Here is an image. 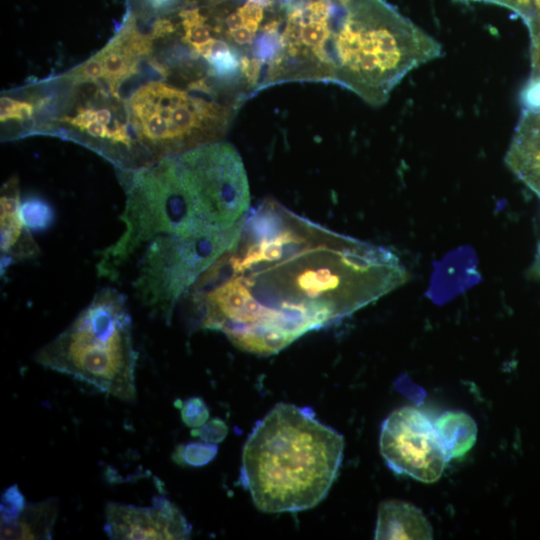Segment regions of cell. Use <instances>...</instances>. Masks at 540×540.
<instances>
[{
    "mask_svg": "<svg viewBox=\"0 0 540 540\" xmlns=\"http://www.w3.org/2000/svg\"><path fill=\"white\" fill-rule=\"evenodd\" d=\"M407 280L389 248L266 198L250 208L232 243L185 297L197 328L219 331L241 350L271 355Z\"/></svg>",
    "mask_w": 540,
    "mask_h": 540,
    "instance_id": "6da1fadb",
    "label": "cell"
},
{
    "mask_svg": "<svg viewBox=\"0 0 540 540\" xmlns=\"http://www.w3.org/2000/svg\"><path fill=\"white\" fill-rule=\"evenodd\" d=\"M124 231L101 250L100 277L117 281L158 236L235 234L250 210L246 170L235 147L216 141L124 171Z\"/></svg>",
    "mask_w": 540,
    "mask_h": 540,
    "instance_id": "7a4b0ae2",
    "label": "cell"
},
{
    "mask_svg": "<svg viewBox=\"0 0 540 540\" xmlns=\"http://www.w3.org/2000/svg\"><path fill=\"white\" fill-rule=\"evenodd\" d=\"M343 450V436L311 408L279 403L248 436L240 481L263 512L307 510L327 495Z\"/></svg>",
    "mask_w": 540,
    "mask_h": 540,
    "instance_id": "3957f363",
    "label": "cell"
},
{
    "mask_svg": "<svg viewBox=\"0 0 540 540\" xmlns=\"http://www.w3.org/2000/svg\"><path fill=\"white\" fill-rule=\"evenodd\" d=\"M443 53L435 38L387 1L350 0L332 40V83L378 107L411 70Z\"/></svg>",
    "mask_w": 540,
    "mask_h": 540,
    "instance_id": "277c9868",
    "label": "cell"
},
{
    "mask_svg": "<svg viewBox=\"0 0 540 540\" xmlns=\"http://www.w3.org/2000/svg\"><path fill=\"white\" fill-rule=\"evenodd\" d=\"M136 359L127 299L112 287L99 290L34 356L35 362L45 368L130 403L137 399Z\"/></svg>",
    "mask_w": 540,
    "mask_h": 540,
    "instance_id": "5b68a950",
    "label": "cell"
},
{
    "mask_svg": "<svg viewBox=\"0 0 540 540\" xmlns=\"http://www.w3.org/2000/svg\"><path fill=\"white\" fill-rule=\"evenodd\" d=\"M189 88L150 81L128 100L127 121L151 164L220 141L228 130L232 108L203 96L211 92Z\"/></svg>",
    "mask_w": 540,
    "mask_h": 540,
    "instance_id": "8992f818",
    "label": "cell"
},
{
    "mask_svg": "<svg viewBox=\"0 0 540 540\" xmlns=\"http://www.w3.org/2000/svg\"><path fill=\"white\" fill-rule=\"evenodd\" d=\"M237 234V233H236ZM236 234L192 238L158 236L136 255L133 288L150 313L169 322L178 302L220 255Z\"/></svg>",
    "mask_w": 540,
    "mask_h": 540,
    "instance_id": "52a82bcc",
    "label": "cell"
},
{
    "mask_svg": "<svg viewBox=\"0 0 540 540\" xmlns=\"http://www.w3.org/2000/svg\"><path fill=\"white\" fill-rule=\"evenodd\" d=\"M334 0H300L289 4L280 33V51L262 88L288 81L332 83Z\"/></svg>",
    "mask_w": 540,
    "mask_h": 540,
    "instance_id": "ba28073f",
    "label": "cell"
},
{
    "mask_svg": "<svg viewBox=\"0 0 540 540\" xmlns=\"http://www.w3.org/2000/svg\"><path fill=\"white\" fill-rule=\"evenodd\" d=\"M379 444L391 470L424 483L437 481L449 461L434 423L412 406L389 414L382 423Z\"/></svg>",
    "mask_w": 540,
    "mask_h": 540,
    "instance_id": "9c48e42d",
    "label": "cell"
},
{
    "mask_svg": "<svg viewBox=\"0 0 540 540\" xmlns=\"http://www.w3.org/2000/svg\"><path fill=\"white\" fill-rule=\"evenodd\" d=\"M153 38L142 34L131 15L98 53L67 73L72 84H101L118 97L120 86L138 73L140 62L152 51Z\"/></svg>",
    "mask_w": 540,
    "mask_h": 540,
    "instance_id": "30bf717a",
    "label": "cell"
},
{
    "mask_svg": "<svg viewBox=\"0 0 540 540\" xmlns=\"http://www.w3.org/2000/svg\"><path fill=\"white\" fill-rule=\"evenodd\" d=\"M151 507L108 502L104 531L110 539H188L191 526L180 510L166 497L154 496Z\"/></svg>",
    "mask_w": 540,
    "mask_h": 540,
    "instance_id": "8fae6325",
    "label": "cell"
},
{
    "mask_svg": "<svg viewBox=\"0 0 540 540\" xmlns=\"http://www.w3.org/2000/svg\"><path fill=\"white\" fill-rule=\"evenodd\" d=\"M0 249L2 273L13 262L39 256L40 248L21 214V200L17 177L7 180L0 195Z\"/></svg>",
    "mask_w": 540,
    "mask_h": 540,
    "instance_id": "7c38bea8",
    "label": "cell"
},
{
    "mask_svg": "<svg viewBox=\"0 0 540 540\" xmlns=\"http://www.w3.org/2000/svg\"><path fill=\"white\" fill-rule=\"evenodd\" d=\"M504 161L540 198V113L522 111Z\"/></svg>",
    "mask_w": 540,
    "mask_h": 540,
    "instance_id": "4fadbf2b",
    "label": "cell"
},
{
    "mask_svg": "<svg viewBox=\"0 0 540 540\" xmlns=\"http://www.w3.org/2000/svg\"><path fill=\"white\" fill-rule=\"evenodd\" d=\"M432 535L430 523L416 506L400 500L379 506L375 539H432Z\"/></svg>",
    "mask_w": 540,
    "mask_h": 540,
    "instance_id": "5bb4252c",
    "label": "cell"
},
{
    "mask_svg": "<svg viewBox=\"0 0 540 540\" xmlns=\"http://www.w3.org/2000/svg\"><path fill=\"white\" fill-rule=\"evenodd\" d=\"M58 509V498L27 503L16 520L1 522V539H51Z\"/></svg>",
    "mask_w": 540,
    "mask_h": 540,
    "instance_id": "9a60e30c",
    "label": "cell"
},
{
    "mask_svg": "<svg viewBox=\"0 0 540 540\" xmlns=\"http://www.w3.org/2000/svg\"><path fill=\"white\" fill-rule=\"evenodd\" d=\"M434 426L449 460L464 456L476 442L477 424L463 411L442 413L435 420Z\"/></svg>",
    "mask_w": 540,
    "mask_h": 540,
    "instance_id": "2e32d148",
    "label": "cell"
},
{
    "mask_svg": "<svg viewBox=\"0 0 540 540\" xmlns=\"http://www.w3.org/2000/svg\"><path fill=\"white\" fill-rule=\"evenodd\" d=\"M271 4V0H246L238 6L225 19L227 38L239 46L254 43Z\"/></svg>",
    "mask_w": 540,
    "mask_h": 540,
    "instance_id": "e0dca14e",
    "label": "cell"
},
{
    "mask_svg": "<svg viewBox=\"0 0 540 540\" xmlns=\"http://www.w3.org/2000/svg\"><path fill=\"white\" fill-rule=\"evenodd\" d=\"M179 17L183 28L182 40L200 56L203 50L215 39L212 34V26L198 8L182 10Z\"/></svg>",
    "mask_w": 540,
    "mask_h": 540,
    "instance_id": "ac0fdd59",
    "label": "cell"
},
{
    "mask_svg": "<svg viewBox=\"0 0 540 540\" xmlns=\"http://www.w3.org/2000/svg\"><path fill=\"white\" fill-rule=\"evenodd\" d=\"M21 214L27 227L33 231H44L54 221L52 206L40 197H29L21 202Z\"/></svg>",
    "mask_w": 540,
    "mask_h": 540,
    "instance_id": "d6986e66",
    "label": "cell"
},
{
    "mask_svg": "<svg viewBox=\"0 0 540 540\" xmlns=\"http://www.w3.org/2000/svg\"><path fill=\"white\" fill-rule=\"evenodd\" d=\"M216 446L192 443L186 446H179L172 455V459L177 463H187L189 465L200 466L208 463L216 454Z\"/></svg>",
    "mask_w": 540,
    "mask_h": 540,
    "instance_id": "ffe728a7",
    "label": "cell"
},
{
    "mask_svg": "<svg viewBox=\"0 0 540 540\" xmlns=\"http://www.w3.org/2000/svg\"><path fill=\"white\" fill-rule=\"evenodd\" d=\"M27 503L17 484L9 486L1 496V522L16 520L24 511Z\"/></svg>",
    "mask_w": 540,
    "mask_h": 540,
    "instance_id": "44dd1931",
    "label": "cell"
},
{
    "mask_svg": "<svg viewBox=\"0 0 540 540\" xmlns=\"http://www.w3.org/2000/svg\"><path fill=\"white\" fill-rule=\"evenodd\" d=\"M458 3H490L506 7L518 14L524 22L540 15V0H453Z\"/></svg>",
    "mask_w": 540,
    "mask_h": 540,
    "instance_id": "7402d4cb",
    "label": "cell"
},
{
    "mask_svg": "<svg viewBox=\"0 0 540 540\" xmlns=\"http://www.w3.org/2000/svg\"><path fill=\"white\" fill-rule=\"evenodd\" d=\"M35 104L27 100H17L11 97H1L0 118L1 122L25 121L32 117L35 112Z\"/></svg>",
    "mask_w": 540,
    "mask_h": 540,
    "instance_id": "603a6c76",
    "label": "cell"
},
{
    "mask_svg": "<svg viewBox=\"0 0 540 540\" xmlns=\"http://www.w3.org/2000/svg\"><path fill=\"white\" fill-rule=\"evenodd\" d=\"M522 111L540 113V75L532 74L519 96Z\"/></svg>",
    "mask_w": 540,
    "mask_h": 540,
    "instance_id": "cb8c5ba5",
    "label": "cell"
},
{
    "mask_svg": "<svg viewBox=\"0 0 540 540\" xmlns=\"http://www.w3.org/2000/svg\"><path fill=\"white\" fill-rule=\"evenodd\" d=\"M181 417L188 426H198L208 417V410L200 398L188 399L181 407Z\"/></svg>",
    "mask_w": 540,
    "mask_h": 540,
    "instance_id": "d4e9b609",
    "label": "cell"
},
{
    "mask_svg": "<svg viewBox=\"0 0 540 540\" xmlns=\"http://www.w3.org/2000/svg\"><path fill=\"white\" fill-rule=\"evenodd\" d=\"M531 39L532 74L540 75V15L525 22Z\"/></svg>",
    "mask_w": 540,
    "mask_h": 540,
    "instance_id": "484cf974",
    "label": "cell"
},
{
    "mask_svg": "<svg viewBox=\"0 0 540 540\" xmlns=\"http://www.w3.org/2000/svg\"><path fill=\"white\" fill-rule=\"evenodd\" d=\"M193 435H199L201 438L210 441H219L225 434V427L219 420H213L199 430H193Z\"/></svg>",
    "mask_w": 540,
    "mask_h": 540,
    "instance_id": "4316f807",
    "label": "cell"
},
{
    "mask_svg": "<svg viewBox=\"0 0 540 540\" xmlns=\"http://www.w3.org/2000/svg\"><path fill=\"white\" fill-rule=\"evenodd\" d=\"M179 0H145V2L154 10L162 11L171 8Z\"/></svg>",
    "mask_w": 540,
    "mask_h": 540,
    "instance_id": "83f0119b",
    "label": "cell"
},
{
    "mask_svg": "<svg viewBox=\"0 0 540 540\" xmlns=\"http://www.w3.org/2000/svg\"><path fill=\"white\" fill-rule=\"evenodd\" d=\"M532 271L537 277H540V243L538 246L537 254L535 257L534 265L532 268Z\"/></svg>",
    "mask_w": 540,
    "mask_h": 540,
    "instance_id": "f1b7e54d",
    "label": "cell"
}]
</instances>
